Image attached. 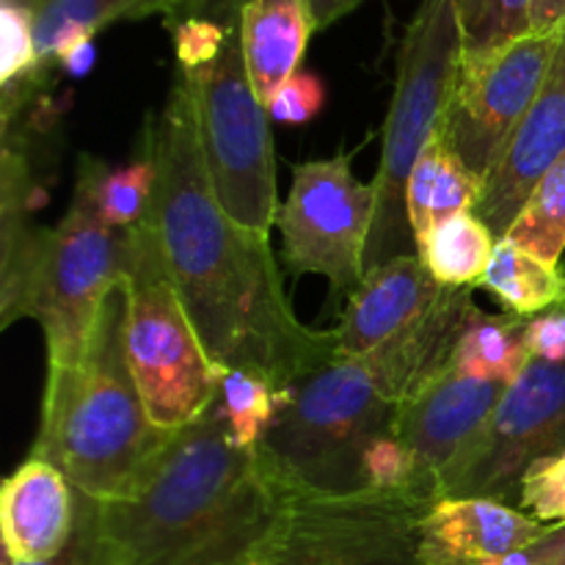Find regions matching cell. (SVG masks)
Returning a JSON list of instances; mask_svg holds the SVG:
<instances>
[{
    "label": "cell",
    "instance_id": "1",
    "mask_svg": "<svg viewBox=\"0 0 565 565\" xmlns=\"http://www.w3.org/2000/svg\"><path fill=\"white\" fill-rule=\"evenodd\" d=\"M154 166L152 218L171 281L215 367L246 370L285 390L340 356L337 329H309L285 292L270 237L237 224L204 163L196 103L182 72L143 127Z\"/></svg>",
    "mask_w": 565,
    "mask_h": 565
},
{
    "label": "cell",
    "instance_id": "2",
    "mask_svg": "<svg viewBox=\"0 0 565 565\" xmlns=\"http://www.w3.org/2000/svg\"><path fill=\"white\" fill-rule=\"evenodd\" d=\"M290 505V486L235 445L218 397L136 494L99 502L105 565H263Z\"/></svg>",
    "mask_w": 565,
    "mask_h": 565
},
{
    "label": "cell",
    "instance_id": "3",
    "mask_svg": "<svg viewBox=\"0 0 565 565\" xmlns=\"http://www.w3.org/2000/svg\"><path fill=\"white\" fill-rule=\"evenodd\" d=\"M125 326L127 279H121L105 298L81 362L47 367L31 450L99 502L136 494L180 434L149 417L127 359Z\"/></svg>",
    "mask_w": 565,
    "mask_h": 565
},
{
    "label": "cell",
    "instance_id": "4",
    "mask_svg": "<svg viewBox=\"0 0 565 565\" xmlns=\"http://www.w3.org/2000/svg\"><path fill=\"white\" fill-rule=\"evenodd\" d=\"M25 154L3 152V329L20 318L42 326L47 367L81 362L105 298L125 279L127 237L99 218L86 182L77 177L70 210L55 226L28 221Z\"/></svg>",
    "mask_w": 565,
    "mask_h": 565
},
{
    "label": "cell",
    "instance_id": "5",
    "mask_svg": "<svg viewBox=\"0 0 565 565\" xmlns=\"http://www.w3.org/2000/svg\"><path fill=\"white\" fill-rule=\"evenodd\" d=\"M397 412L362 356H337L279 390L257 452L298 494H359L367 491L364 452L395 430Z\"/></svg>",
    "mask_w": 565,
    "mask_h": 565
},
{
    "label": "cell",
    "instance_id": "6",
    "mask_svg": "<svg viewBox=\"0 0 565 565\" xmlns=\"http://www.w3.org/2000/svg\"><path fill=\"white\" fill-rule=\"evenodd\" d=\"M461 25L456 0H423L397 50V75L384 149L375 174V218L364 252V274L390 259L417 254L408 221V180L439 136L461 70Z\"/></svg>",
    "mask_w": 565,
    "mask_h": 565
},
{
    "label": "cell",
    "instance_id": "7",
    "mask_svg": "<svg viewBox=\"0 0 565 565\" xmlns=\"http://www.w3.org/2000/svg\"><path fill=\"white\" fill-rule=\"evenodd\" d=\"M125 237L127 359L154 425L182 430L218 401L221 370L171 281L152 218L125 230Z\"/></svg>",
    "mask_w": 565,
    "mask_h": 565
},
{
    "label": "cell",
    "instance_id": "8",
    "mask_svg": "<svg viewBox=\"0 0 565 565\" xmlns=\"http://www.w3.org/2000/svg\"><path fill=\"white\" fill-rule=\"evenodd\" d=\"M180 72L191 83L199 138L215 196L237 224L270 237L281 207L276 199L270 114L248 77L241 25H232L213 61Z\"/></svg>",
    "mask_w": 565,
    "mask_h": 565
},
{
    "label": "cell",
    "instance_id": "9",
    "mask_svg": "<svg viewBox=\"0 0 565 565\" xmlns=\"http://www.w3.org/2000/svg\"><path fill=\"white\" fill-rule=\"evenodd\" d=\"M430 505L412 489L342 497L292 491L285 527L263 565H417Z\"/></svg>",
    "mask_w": 565,
    "mask_h": 565
},
{
    "label": "cell",
    "instance_id": "10",
    "mask_svg": "<svg viewBox=\"0 0 565 565\" xmlns=\"http://www.w3.org/2000/svg\"><path fill=\"white\" fill-rule=\"evenodd\" d=\"M353 154L292 166V185L279 207L281 259L292 276H323L334 296H348L364 281V252L375 218V182L351 169Z\"/></svg>",
    "mask_w": 565,
    "mask_h": 565
},
{
    "label": "cell",
    "instance_id": "11",
    "mask_svg": "<svg viewBox=\"0 0 565 565\" xmlns=\"http://www.w3.org/2000/svg\"><path fill=\"white\" fill-rule=\"evenodd\" d=\"M565 450V362L530 359L502 392L478 445L441 486V500L516 494L530 467Z\"/></svg>",
    "mask_w": 565,
    "mask_h": 565
},
{
    "label": "cell",
    "instance_id": "12",
    "mask_svg": "<svg viewBox=\"0 0 565 565\" xmlns=\"http://www.w3.org/2000/svg\"><path fill=\"white\" fill-rule=\"evenodd\" d=\"M561 33H530L511 47L458 70L439 138L480 180L500 166L508 143L546 81Z\"/></svg>",
    "mask_w": 565,
    "mask_h": 565
},
{
    "label": "cell",
    "instance_id": "13",
    "mask_svg": "<svg viewBox=\"0 0 565 565\" xmlns=\"http://www.w3.org/2000/svg\"><path fill=\"white\" fill-rule=\"evenodd\" d=\"M505 390L508 386L494 381L467 379L447 367L439 379L403 403L395 434L417 463L414 489L419 494L434 502L441 500V486L478 445Z\"/></svg>",
    "mask_w": 565,
    "mask_h": 565
},
{
    "label": "cell",
    "instance_id": "14",
    "mask_svg": "<svg viewBox=\"0 0 565 565\" xmlns=\"http://www.w3.org/2000/svg\"><path fill=\"white\" fill-rule=\"evenodd\" d=\"M565 154V31L546 81L508 143L500 166L483 182L475 215L497 235H508L519 210L546 171Z\"/></svg>",
    "mask_w": 565,
    "mask_h": 565
},
{
    "label": "cell",
    "instance_id": "15",
    "mask_svg": "<svg viewBox=\"0 0 565 565\" xmlns=\"http://www.w3.org/2000/svg\"><path fill=\"white\" fill-rule=\"evenodd\" d=\"M552 524L522 508L486 497L439 500L419 527L417 565H483L524 550L550 533Z\"/></svg>",
    "mask_w": 565,
    "mask_h": 565
},
{
    "label": "cell",
    "instance_id": "16",
    "mask_svg": "<svg viewBox=\"0 0 565 565\" xmlns=\"http://www.w3.org/2000/svg\"><path fill=\"white\" fill-rule=\"evenodd\" d=\"M472 290L475 287H445L414 323L379 351L362 356L375 384L397 406L412 401L452 364L458 342L480 315Z\"/></svg>",
    "mask_w": 565,
    "mask_h": 565
},
{
    "label": "cell",
    "instance_id": "17",
    "mask_svg": "<svg viewBox=\"0 0 565 565\" xmlns=\"http://www.w3.org/2000/svg\"><path fill=\"white\" fill-rule=\"evenodd\" d=\"M77 522V489L58 467L28 456L0 491L3 552L17 563H44L58 555Z\"/></svg>",
    "mask_w": 565,
    "mask_h": 565
},
{
    "label": "cell",
    "instance_id": "18",
    "mask_svg": "<svg viewBox=\"0 0 565 565\" xmlns=\"http://www.w3.org/2000/svg\"><path fill=\"white\" fill-rule=\"evenodd\" d=\"M445 285L434 279L419 254L390 259L367 270L337 326L340 356H367L419 318Z\"/></svg>",
    "mask_w": 565,
    "mask_h": 565
},
{
    "label": "cell",
    "instance_id": "19",
    "mask_svg": "<svg viewBox=\"0 0 565 565\" xmlns=\"http://www.w3.org/2000/svg\"><path fill=\"white\" fill-rule=\"evenodd\" d=\"M248 77L268 108L274 94L298 72L315 31L307 0H243L237 6Z\"/></svg>",
    "mask_w": 565,
    "mask_h": 565
},
{
    "label": "cell",
    "instance_id": "20",
    "mask_svg": "<svg viewBox=\"0 0 565 565\" xmlns=\"http://www.w3.org/2000/svg\"><path fill=\"white\" fill-rule=\"evenodd\" d=\"M480 191L483 180L436 136L408 180V221H412L414 241L425 237L436 224L452 215L475 213Z\"/></svg>",
    "mask_w": 565,
    "mask_h": 565
},
{
    "label": "cell",
    "instance_id": "21",
    "mask_svg": "<svg viewBox=\"0 0 565 565\" xmlns=\"http://www.w3.org/2000/svg\"><path fill=\"white\" fill-rule=\"evenodd\" d=\"M519 318H535L565 307V274L561 265L544 263L502 237L480 285Z\"/></svg>",
    "mask_w": 565,
    "mask_h": 565
},
{
    "label": "cell",
    "instance_id": "22",
    "mask_svg": "<svg viewBox=\"0 0 565 565\" xmlns=\"http://www.w3.org/2000/svg\"><path fill=\"white\" fill-rule=\"evenodd\" d=\"M527 320L519 315L480 312L458 342L450 367L467 379L511 386L533 359L527 348Z\"/></svg>",
    "mask_w": 565,
    "mask_h": 565
},
{
    "label": "cell",
    "instance_id": "23",
    "mask_svg": "<svg viewBox=\"0 0 565 565\" xmlns=\"http://www.w3.org/2000/svg\"><path fill=\"white\" fill-rule=\"evenodd\" d=\"M497 235L475 213L452 215L417 241V254L445 287H478L497 248Z\"/></svg>",
    "mask_w": 565,
    "mask_h": 565
},
{
    "label": "cell",
    "instance_id": "24",
    "mask_svg": "<svg viewBox=\"0 0 565 565\" xmlns=\"http://www.w3.org/2000/svg\"><path fill=\"white\" fill-rule=\"evenodd\" d=\"M77 177L88 185L99 218L110 230H132L152 210L154 166L147 149L141 152V158H136L127 166H108L103 160L81 158Z\"/></svg>",
    "mask_w": 565,
    "mask_h": 565
},
{
    "label": "cell",
    "instance_id": "25",
    "mask_svg": "<svg viewBox=\"0 0 565 565\" xmlns=\"http://www.w3.org/2000/svg\"><path fill=\"white\" fill-rule=\"evenodd\" d=\"M138 0H44L33 14V39L42 66L61 64L77 42L121 17H136Z\"/></svg>",
    "mask_w": 565,
    "mask_h": 565
},
{
    "label": "cell",
    "instance_id": "26",
    "mask_svg": "<svg viewBox=\"0 0 565 565\" xmlns=\"http://www.w3.org/2000/svg\"><path fill=\"white\" fill-rule=\"evenodd\" d=\"M505 241L516 243L544 263L561 265L565 254V154L533 188Z\"/></svg>",
    "mask_w": 565,
    "mask_h": 565
},
{
    "label": "cell",
    "instance_id": "27",
    "mask_svg": "<svg viewBox=\"0 0 565 565\" xmlns=\"http://www.w3.org/2000/svg\"><path fill=\"white\" fill-rule=\"evenodd\" d=\"M535 0H456L463 64L483 61L533 33Z\"/></svg>",
    "mask_w": 565,
    "mask_h": 565
},
{
    "label": "cell",
    "instance_id": "28",
    "mask_svg": "<svg viewBox=\"0 0 565 565\" xmlns=\"http://www.w3.org/2000/svg\"><path fill=\"white\" fill-rule=\"evenodd\" d=\"M221 406L230 419L232 439L243 450H257L279 403V390L263 375L246 370L221 373Z\"/></svg>",
    "mask_w": 565,
    "mask_h": 565
},
{
    "label": "cell",
    "instance_id": "29",
    "mask_svg": "<svg viewBox=\"0 0 565 565\" xmlns=\"http://www.w3.org/2000/svg\"><path fill=\"white\" fill-rule=\"evenodd\" d=\"M0 31H3V53H0V83L3 88L39 86L44 66L33 39V14L11 3H0Z\"/></svg>",
    "mask_w": 565,
    "mask_h": 565
},
{
    "label": "cell",
    "instance_id": "30",
    "mask_svg": "<svg viewBox=\"0 0 565 565\" xmlns=\"http://www.w3.org/2000/svg\"><path fill=\"white\" fill-rule=\"evenodd\" d=\"M516 505L544 524H565V450L530 467L519 486Z\"/></svg>",
    "mask_w": 565,
    "mask_h": 565
},
{
    "label": "cell",
    "instance_id": "31",
    "mask_svg": "<svg viewBox=\"0 0 565 565\" xmlns=\"http://www.w3.org/2000/svg\"><path fill=\"white\" fill-rule=\"evenodd\" d=\"M364 483L367 489L395 491V489H414L417 483V463L408 447L397 439V434L379 436L364 452Z\"/></svg>",
    "mask_w": 565,
    "mask_h": 565
},
{
    "label": "cell",
    "instance_id": "32",
    "mask_svg": "<svg viewBox=\"0 0 565 565\" xmlns=\"http://www.w3.org/2000/svg\"><path fill=\"white\" fill-rule=\"evenodd\" d=\"M3 565H105L103 539H99V502L77 491V522L64 550L44 563H17L3 555Z\"/></svg>",
    "mask_w": 565,
    "mask_h": 565
},
{
    "label": "cell",
    "instance_id": "33",
    "mask_svg": "<svg viewBox=\"0 0 565 565\" xmlns=\"http://www.w3.org/2000/svg\"><path fill=\"white\" fill-rule=\"evenodd\" d=\"M326 86L315 72L298 70L268 103L270 119L285 125H307L323 110Z\"/></svg>",
    "mask_w": 565,
    "mask_h": 565
},
{
    "label": "cell",
    "instance_id": "34",
    "mask_svg": "<svg viewBox=\"0 0 565 565\" xmlns=\"http://www.w3.org/2000/svg\"><path fill=\"white\" fill-rule=\"evenodd\" d=\"M235 22H215L204 20V17H188V20L177 22L174 50L180 70H196V66L213 61L224 47Z\"/></svg>",
    "mask_w": 565,
    "mask_h": 565
},
{
    "label": "cell",
    "instance_id": "35",
    "mask_svg": "<svg viewBox=\"0 0 565 565\" xmlns=\"http://www.w3.org/2000/svg\"><path fill=\"white\" fill-rule=\"evenodd\" d=\"M527 348L533 359L565 362V307L550 309L527 320Z\"/></svg>",
    "mask_w": 565,
    "mask_h": 565
},
{
    "label": "cell",
    "instance_id": "36",
    "mask_svg": "<svg viewBox=\"0 0 565 565\" xmlns=\"http://www.w3.org/2000/svg\"><path fill=\"white\" fill-rule=\"evenodd\" d=\"M483 565H565V524H552L550 533L535 544Z\"/></svg>",
    "mask_w": 565,
    "mask_h": 565
},
{
    "label": "cell",
    "instance_id": "37",
    "mask_svg": "<svg viewBox=\"0 0 565 565\" xmlns=\"http://www.w3.org/2000/svg\"><path fill=\"white\" fill-rule=\"evenodd\" d=\"M565 31V0H535L533 3V33Z\"/></svg>",
    "mask_w": 565,
    "mask_h": 565
},
{
    "label": "cell",
    "instance_id": "38",
    "mask_svg": "<svg viewBox=\"0 0 565 565\" xmlns=\"http://www.w3.org/2000/svg\"><path fill=\"white\" fill-rule=\"evenodd\" d=\"M362 0H307L309 14H312L315 31L320 28H329L331 22H337L340 17H345L348 11H353Z\"/></svg>",
    "mask_w": 565,
    "mask_h": 565
},
{
    "label": "cell",
    "instance_id": "39",
    "mask_svg": "<svg viewBox=\"0 0 565 565\" xmlns=\"http://www.w3.org/2000/svg\"><path fill=\"white\" fill-rule=\"evenodd\" d=\"M94 61H97V50H94L92 39H86V42H77L75 47H72L70 53L61 58V66H64L70 75L83 77V75H88V72H92Z\"/></svg>",
    "mask_w": 565,
    "mask_h": 565
},
{
    "label": "cell",
    "instance_id": "40",
    "mask_svg": "<svg viewBox=\"0 0 565 565\" xmlns=\"http://www.w3.org/2000/svg\"><path fill=\"white\" fill-rule=\"evenodd\" d=\"M177 3H180V0H138L136 17L152 14V11H169V9H174Z\"/></svg>",
    "mask_w": 565,
    "mask_h": 565
},
{
    "label": "cell",
    "instance_id": "41",
    "mask_svg": "<svg viewBox=\"0 0 565 565\" xmlns=\"http://www.w3.org/2000/svg\"><path fill=\"white\" fill-rule=\"evenodd\" d=\"M0 3H11V6H20V9H25L28 14H36L39 6L44 3V0H0Z\"/></svg>",
    "mask_w": 565,
    "mask_h": 565
}]
</instances>
